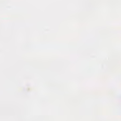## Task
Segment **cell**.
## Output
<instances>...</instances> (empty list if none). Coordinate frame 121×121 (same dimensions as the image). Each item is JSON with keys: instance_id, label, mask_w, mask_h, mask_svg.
<instances>
[]
</instances>
